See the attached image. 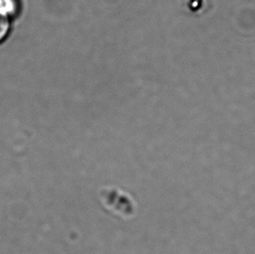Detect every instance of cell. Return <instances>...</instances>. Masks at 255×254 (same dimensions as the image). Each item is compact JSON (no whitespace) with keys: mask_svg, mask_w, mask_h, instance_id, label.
<instances>
[{"mask_svg":"<svg viewBox=\"0 0 255 254\" xmlns=\"http://www.w3.org/2000/svg\"><path fill=\"white\" fill-rule=\"evenodd\" d=\"M22 11L21 0H0V15L13 21Z\"/></svg>","mask_w":255,"mask_h":254,"instance_id":"obj_1","label":"cell"},{"mask_svg":"<svg viewBox=\"0 0 255 254\" xmlns=\"http://www.w3.org/2000/svg\"><path fill=\"white\" fill-rule=\"evenodd\" d=\"M12 22L7 17L0 15V45L7 40L12 31Z\"/></svg>","mask_w":255,"mask_h":254,"instance_id":"obj_2","label":"cell"}]
</instances>
